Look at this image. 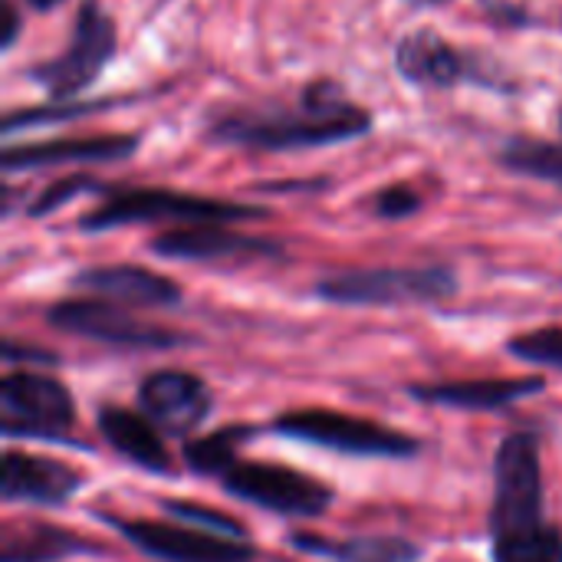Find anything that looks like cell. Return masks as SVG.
I'll list each match as a JSON object with an SVG mask.
<instances>
[{
    "mask_svg": "<svg viewBox=\"0 0 562 562\" xmlns=\"http://www.w3.org/2000/svg\"><path fill=\"white\" fill-rule=\"evenodd\" d=\"M46 319L69 336H82V339H92L102 346L168 349V346L184 342L181 333L145 323L138 316L125 313L119 303H109V300H63L46 313Z\"/></svg>",
    "mask_w": 562,
    "mask_h": 562,
    "instance_id": "cell-9",
    "label": "cell"
},
{
    "mask_svg": "<svg viewBox=\"0 0 562 562\" xmlns=\"http://www.w3.org/2000/svg\"><path fill=\"white\" fill-rule=\"evenodd\" d=\"M510 352L533 366L562 369V326H543V329L510 339Z\"/></svg>",
    "mask_w": 562,
    "mask_h": 562,
    "instance_id": "cell-23",
    "label": "cell"
},
{
    "mask_svg": "<svg viewBox=\"0 0 562 562\" xmlns=\"http://www.w3.org/2000/svg\"><path fill=\"white\" fill-rule=\"evenodd\" d=\"M82 191H99V181H92V178H86V175H76V178L56 181V184H49V188L33 201L30 214H33V217H43V214H49V211L63 207L69 198H76V194H82Z\"/></svg>",
    "mask_w": 562,
    "mask_h": 562,
    "instance_id": "cell-25",
    "label": "cell"
},
{
    "mask_svg": "<svg viewBox=\"0 0 562 562\" xmlns=\"http://www.w3.org/2000/svg\"><path fill=\"white\" fill-rule=\"evenodd\" d=\"M3 40H0V46L3 49H10L13 46V40H16V33H20V13H16V7L10 3V0H3Z\"/></svg>",
    "mask_w": 562,
    "mask_h": 562,
    "instance_id": "cell-27",
    "label": "cell"
},
{
    "mask_svg": "<svg viewBox=\"0 0 562 562\" xmlns=\"http://www.w3.org/2000/svg\"><path fill=\"white\" fill-rule=\"evenodd\" d=\"M458 290L448 267H382V270H349L316 283L326 303L342 306H408L435 303Z\"/></svg>",
    "mask_w": 562,
    "mask_h": 562,
    "instance_id": "cell-4",
    "label": "cell"
},
{
    "mask_svg": "<svg viewBox=\"0 0 562 562\" xmlns=\"http://www.w3.org/2000/svg\"><path fill=\"white\" fill-rule=\"evenodd\" d=\"M221 481L227 494L283 517H319L333 504V491L323 481L280 464L234 461Z\"/></svg>",
    "mask_w": 562,
    "mask_h": 562,
    "instance_id": "cell-8",
    "label": "cell"
},
{
    "mask_svg": "<svg viewBox=\"0 0 562 562\" xmlns=\"http://www.w3.org/2000/svg\"><path fill=\"white\" fill-rule=\"evenodd\" d=\"M99 435L105 438V445L112 451H119L125 461L155 471V474H168L171 471V458L165 441L158 438V425L151 418H142L138 412L119 408V405H105L99 412Z\"/></svg>",
    "mask_w": 562,
    "mask_h": 562,
    "instance_id": "cell-17",
    "label": "cell"
},
{
    "mask_svg": "<svg viewBox=\"0 0 562 562\" xmlns=\"http://www.w3.org/2000/svg\"><path fill=\"white\" fill-rule=\"evenodd\" d=\"M422 207V198L405 188V184H395V188H385L379 198H375V214L379 217H389V221H402L408 214H415Z\"/></svg>",
    "mask_w": 562,
    "mask_h": 562,
    "instance_id": "cell-26",
    "label": "cell"
},
{
    "mask_svg": "<svg viewBox=\"0 0 562 562\" xmlns=\"http://www.w3.org/2000/svg\"><path fill=\"white\" fill-rule=\"evenodd\" d=\"M16 356H26V352H20L13 342H7V359H16ZM30 359H40V362H49V356H43V352H30Z\"/></svg>",
    "mask_w": 562,
    "mask_h": 562,
    "instance_id": "cell-28",
    "label": "cell"
},
{
    "mask_svg": "<svg viewBox=\"0 0 562 562\" xmlns=\"http://www.w3.org/2000/svg\"><path fill=\"white\" fill-rule=\"evenodd\" d=\"M151 250L168 260L191 263H217V260H254V257H280V244L260 240L250 234H231L221 224H194L181 231H168L151 240Z\"/></svg>",
    "mask_w": 562,
    "mask_h": 562,
    "instance_id": "cell-12",
    "label": "cell"
},
{
    "mask_svg": "<svg viewBox=\"0 0 562 562\" xmlns=\"http://www.w3.org/2000/svg\"><path fill=\"white\" fill-rule=\"evenodd\" d=\"M119 533L142 553L165 562H250L254 547L244 540H227L214 533H198L155 520H112Z\"/></svg>",
    "mask_w": 562,
    "mask_h": 562,
    "instance_id": "cell-10",
    "label": "cell"
},
{
    "mask_svg": "<svg viewBox=\"0 0 562 562\" xmlns=\"http://www.w3.org/2000/svg\"><path fill=\"white\" fill-rule=\"evenodd\" d=\"M395 66L408 82L438 86V89H448V86L481 76L474 56H468L461 46L441 40L431 30H415V33L402 36L395 46Z\"/></svg>",
    "mask_w": 562,
    "mask_h": 562,
    "instance_id": "cell-13",
    "label": "cell"
},
{
    "mask_svg": "<svg viewBox=\"0 0 562 562\" xmlns=\"http://www.w3.org/2000/svg\"><path fill=\"white\" fill-rule=\"evenodd\" d=\"M547 389L543 379H468V382H435V385H412L408 392L418 402L464 408V412H494L507 408L517 398L540 395Z\"/></svg>",
    "mask_w": 562,
    "mask_h": 562,
    "instance_id": "cell-16",
    "label": "cell"
},
{
    "mask_svg": "<svg viewBox=\"0 0 562 562\" xmlns=\"http://www.w3.org/2000/svg\"><path fill=\"white\" fill-rule=\"evenodd\" d=\"M501 165L527 175V178H540L562 188V142H543V138H507L501 148Z\"/></svg>",
    "mask_w": 562,
    "mask_h": 562,
    "instance_id": "cell-21",
    "label": "cell"
},
{
    "mask_svg": "<svg viewBox=\"0 0 562 562\" xmlns=\"http://www.w3.org/2000/svg\"><path fill=\"white\" fill-rule=\"evenodd\" d=\"M33 10H53V7H59L63 0H26Z\"/></svg>",
    "mask_w": 562,
    "mask_h": 562,
    "instance_id": "cell-29",
    "label": "cell"
},
{
    "mask_svg": "<svg viewBox=\"0 0 562 562\" xmlns=\"http://www.w3.org/2000/svg\"><path fill=\"white\" fill-rule=\"evenodd\" d=\"M240 438H247L244 428H224V431H217V435H211V438L191 441V445L184 448V461H188L198 474H217V477H221V474L237 461L234 445H237Z\"/></svg>",
    "mask_w": 562,
    "mask_h": 562,
    "instance_id": "cell-22",
    "label": "cell"
},
{
    "mask_svg": "<svg viewBox=\"0 0 562 562\" xmlns=\"http://www.w3.org/2000/svg\"><path fill=\"white\" fill-rule=\"evenodd\" d=\"M494 562H562L560 527L543 520V471L533 435H510L494 458Z\"/></svg>",
    "mask_w": 562,
    "mask_h": 562,
    "instance_id": "cell-1",
    "label": "cell"
},
{
    "mask_svg": "<svg viewBox=\"0 0 562 562\" xmlns=\"http://www.w3.org/2000/svg\"><path fill=\"white\" fill-rule=\"evenodd\" d=\"M76 425V405L59 379L10 372L0 385V431L7 438H63Z\"/></svg>",
    "mask_w": 562,
    "mask_h": 562,
    "instance_id": "cell-7",
    "label": "cell"
},
{
    "mask_svg": "<svg viewBox=\"0 0 562 562\" xmlns=\"http://www.w3.org/2000/svg\"><path fill=\"white\" fill-rule=\"evenodd\" d=\"M138 402L145 408V418H151L158 431L178 435V438L198 431L211 415L207 385L198 375L178 372V369L151 372L138 389Z\"/></svg>",
    "mask_w": 562,
    "mask_h": 562,
    "instance_id": "cell-11",
    "label": "cell"
},
{
    "mask_svg": "<svg viewBox=\"0 0 562 562\" xmlns=\"http://www.w3.org/2000/svg\"><path fill=\"white\" fill-rule=\"evenodd\" d=\"M277 435L319 445L339 454H359V458H412L418 451V441L392 431L379 422L329 412V408H300L277 418Z\"/></svg>",
    "mask_w": 562,
    "mask_h": 562,
    "instance_id": "cell-6",
    "label": "cell"
},
{
    "mask_svg": "<svg viewBox=\"0 0 562 562\" xmlns=\"http://www.w3.org/2000/svg\"><path fill=\"white\" fill-rule=\"evenodd\" d=\"M115 43H119L115 20L95 0H82L66 53L30 66L26 76L46 89L49 102H63V99L89 89L99 79L102 66L115 56Z\"/></svg>",
    "mask_w": 562,
    "mask_h": 562,
    "instance_id": "cell-5",
    "label": "cell"
},
{
    "mask_svg": "<svg viewBox=\"0 0 562 562\" xmlns=\"http://www.w3.org/2000/svg\"><path fill=\"white\" fill-rule=\"evenodd\" d=\"M326 86L306 92L293 109H240L211 125V135L240 148L293 151L359 138L372 128V115L339 95H323Z\"/></svg>",
    "mask_w": 562,
    "mask_h": 562,
    "instance_id": "cell-2",
    "label": "cell"
},
{
    "mask_svg": "<svg viewBox=\"0 0 562 562\" xmlns=\"http://www.w3.org/2000/svg\"><path fill=\"white\" fill-rule=\"evenodd\" d=\"M82 477L53 458L40 454H23V451H7L3 454V471H0V494L3 501H23V504H43L56 507L66 504L79 491Z\"/></svg>",
    "mask_w": 562,
    "mask_h": 562,
    "instance_id": "cell-14",
    "label": "cell"
},
{
    "mask_svg": "<svg viewBox=\"0 0 562 562\" xmlns=\"http://www.w3.org/2000/svg\"><path fill=\"white\" fill-rule=\"evenodd\" d=\"M72 283L86 293L112 300L119 306H175L181 290L175 280L158 277L145 267L115 263V267H89L72 277Z\"/></svg>",
    "mask_w": 562,
    "mask_h": 562,
    "instance_id": "cell-15",
    "label": "cell"
},
{
    "mask_svg": "<svg viewBox=\"0 0 562 562\" xmlns=\"http://www.w3.org/2000/svg\"><path fill=\"white\" fill-rule=\"evenodd\" d=\"M257 217H263V211L250 207V204L135 188V191L112 194L102 207L86 214L79 221V227L82 231H109V227H122V224H148V221H184L194 227V224H227V221H257Z\"/></svg>",
    "mask_w": 562,
    "mask_h": 562,
    "instance_id": "cell-3",
    "label": "cell"
},
{
    "mask_svg": "<svg viewBox=\"0 0 562 562\" xmlns=\"http://www.w3.org/2000/svg\"><path fill=\"white\" fill-rule=\"evenodd\" d=\"M82 550H89V547L79 537H72L69 530L30 524L23 530H7L0 562H56L69 553H82Z\"/></svg>",
    "mask_w": 562,
    "mask_h": 562,
    "instance_id": "cell-20",
    "label": "cell"
},
{
    "mask_svg": "<svg viewBox=\"0 0 562 562\" xmlns=\"http://www.w3.org/2000/svg\"><path fill=\"white\" fill-rule=\"evenodd\" d=\"M165 510L184 524H198L204 533H214V537H227V540H244V527L227 517V514H217V510H207L201 504H188V501H165Z\"/></svg>",
    "mask_w": 562,
    "mask_h": 562,
    "instance_id": "cell-24",
    "label": "cell"
},
{
    "mask_svg": "<svg viewBox=\"0 0 562 562\" xmlns=\"http://www.w3.org/2000/svg\"><path fill=\"white\" fill-rule=\"evenodd\" d=\"M138 148L135 135H105V138H66V142H43L3 151V171H26L43 165H66V161H119Z\"/></svg>",
    "mask_w": 562,
    "mask_h": 562,
    "instance_id": "cell-18",
    "label": "cell"
},
{
    "mask_svg": "<svg viewBox=\"0 0 562 562\" xmlns=\"http://www.w3.org/2000/svg\"><path fill=\"white\" fill-rule=\"evenodd\" d=\"M408 3H418V7H438V3H448V0H408Z\"/></svg>",
    "mask_w": 562,
    "mask_h": 562,
    "instance_id": "cell-30",
    "label": "cell"
},
{
    "mask_svg": "<svg viewBox=\"0 0 562 562\" xmlns=\"http://www.w3.org/2000/svg\"><path fill=\"white\" fill-rule=\"evenodd\" d=\"M290 543L310 557H329L336 562H415L418 547L402 537H356V540H323L313 533H293Z\"/></svg>",
    "mask_w": 562,
    "mask_h": 562,
    "instance_id": "cell-19",
    "label": "cell"
}]
</instances>
